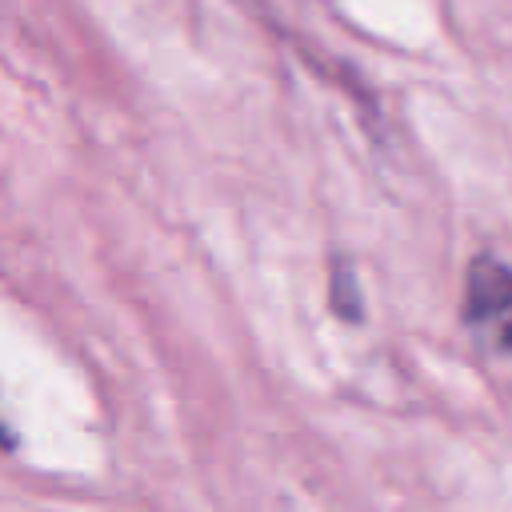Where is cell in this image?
Returning <instances> with one entry per match:
<instances>
[{
    "label": "cell",
    "instance_id": "1",
    "mask_svg": "<svg viewBox=\"0 0 512 512\" xmlns=\"http://www.w3.org/2000/svg\"><path fill=\"white\" fill-rule=\"evenodd\" d=\"M464 328L496 348L512 352V268L496 256H476L464 272Z\"/></svg>",
    "mask_w": 512,
    "mask_h": 512
},
{
    "label": "cell",
    "instance_id": "2",
    "mask_svg": "<svg viewBox=\"0 0 512 512\" xmlns=\"http://www.w3.org/2000/svg\"><path fill=\"white\" fill-rule=\"evenodd\" d=\"M328 304L332 312L344 320V324H360L364 320V296H360V280H356V268L336 256L328 264Z\"/></svg>",
    "mask_w": 512,
    "mask_h": 512
},
{
    "label": "cell",
    "instance_id": "3",
    "mask_svg": "<svg viewBox=\"0 0 512 512\" xmlns=\"http://www.w3.org/2000/svg\"><path fill=\"white\" fill-rule=\"evenodd\" d=\"M12 444H16V436H12V432L0 424V448H12Z\"/></svg>",
    "mask_w": 512,
    "mask_h": 512
}]
</instances>
